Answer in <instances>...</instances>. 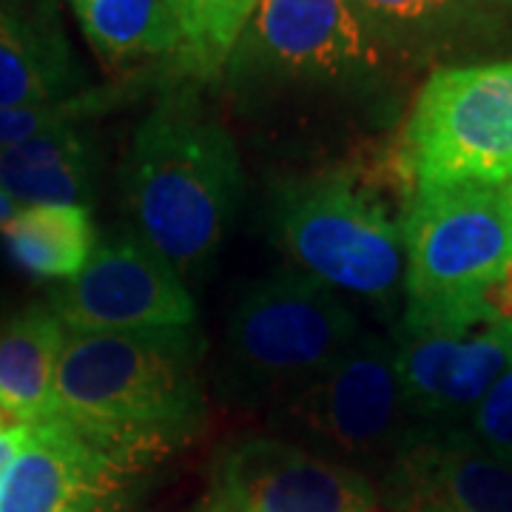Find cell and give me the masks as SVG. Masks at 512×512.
<instances>
[{
    "label": "cell",
    "instance_id": "obj_1",
    "mask_svg": "<svg viewBox=\"0 0 512 512\" xmlns=\"http://www.w3.org/2000/svg\"><path fill=\"white\" fill-rule=\"evenodd\" d=\"M202 350L200 330L69 333L46 416L137 473L205 427Z\"/></svg>",
    "mask_w": 512,
    "mask_h": 512
},
{
    "label": "cell",
    "instance_id": "obj_2",
    "mask_svg": "<svg viewBox=\"0 0 512 512\" xmlns=\"http://www.w3.org/2000/svg\"><path fill=\"white\" fill-rule=\"evenodd\" d=\"M237 140L194 83L165 86L131 137L123 205L131 231L148 242L185 285H202L242 202Z\"/></svg>",
    "mask_w": 512,
    "mask_h": 512
},
{
    "label": "cell",
    "instance_id": "obj_3",
    "mask_svg": "<svg viewBox=\"0 0 512 512\" xmlns=\"http://www.w3.org/2000/svg\"><path fill=\"white\" fill-rule=\"evenodd\" d=\"M402 330H470L493 322L487 299L512 268L504 185L419 188L402 217Z\"/></svg>",
    "mask_w": 512,
    "mask_h": 512
},
{
    "label": "cell",
    "instance_id": "obj_4",
    "mask_svg": "<svg viewBox=\"0 0 512 512\" xmlns=\"http://www.w3.org/2000/svg\"><path fill=\"white\" fill-rule=\"evenodd\" d=\"M265 222L291 268L342 296L387 308L404 291L402 222L353 168L276 180Z\"/></svg>",
    "mask_w": 512,
    "mask_h": 512
},
{
    "label": "cell",
    "instance_id": "obj_5",
    "mask_svg": "<svg viewBox=\"0 0 512 512\" xmlns=\"http://www.w3.org/2000/svg\"><path fill=\"white\" fill-rule=\"evenodd\" d=\"M362 333L350 302L296 268L242 293L228 316L217 390L231 407H271L322 376Z\"/></svg>",
    "mask_w": 512,
    "mask_h": 512
},
{
    "label": "cell",
    "instance_id": "obj_6",
    "mask_svg": "<svg viewBox=\"0 0 512 512\" xmlns=\"http://www.w3.org/2000/svg\"><path fill=\"white\" fill-rule=\"evenodd\" d=\"M387 57L350 0H259L222 77L262 100L285 92H373Z\"/></svg>",
    "mask_w": 512,
    "mask_h": 512
},
{
    "label": "cell",
    "instance_id": "obj_7",
    "mask_svg": "<svg viewBox=\"0 0 512 512\" xmlns=\"http://www.w3.org/2000/svg\"><path fill=\"white\" fill-rule=\"evenodd\" d=\"M271 427L379 487L419 430L404 404L393 342L362 330L322 376L276 404Z\"/></svg>",
    "mask_w": 512,
    "mask_h": 512
},
{
    "label": "cell",
    "instance_id": "obj_8",
    "mask_svg": "<svg viewBox=\"0 0 512 512\" xmlns=\"http://www.w3.org/2000/svg\"><path fill=\"white\" fill-rule=\"evenodd\" d=\"M396 163L413 191L512 183V57L430 74Z\"/></svg>",
    "mask_w": 512,
    "mask_h": 512
},
{
    "label": "cell",
    "instance_id": "obj_9",
    "mask_svg": "<svg viewBox=\"0 0 512 512\" xmlns=\"http://www.w3.org/2000/svg\"><path fill=\"white\" fill-rule=\"evenodd\" d=\"M52 311L69 333L197 330L185 279L131 228L97 242L89 265L57 293Z\"/></svg>",
    "mask_w": 512,
    "mask_h": 512
},
{
    "label": "cell",
    "instance_id": "obj_10",
    "mask_svg": "<svg viewBox=\"0 0 512 512\" xmlns=\"http://www.w3.org/2000/svg\"><path fill=\"white\" fill-rule=\"evenodd\" d=\"M373 481L279 436H242L214 464L211 512H376Z\"/></svg>",
    "mask_w": 512,
    "mask_h": 512
},
{
    "label": "cell",
    "instance_id": "obj_11",
    "mask_svg": "<svg viewBox=\"0 0 512 512\" xmlns=\"http://www.w3.org/2000/svg\"><path fill=\"white\" fill-rule=\"evenodd\" d=\"M396 373L419 427H464L493 384L512 370V322L470 330H396Z\"/></svg>",
    "mask_w": 512,
    "mask_h": 512
},
{
    "label": "cell",
    "instance_id": "obj_12",
    "mask_svg": "<svg viewBox=\"0 0 512 512\" xmlns=\"http://www.w3.org/2000/svg\"><path fill=\"white\" fill-rule=\"evenodd\" d=\"M376 493L396 512H512V464L487 453L467 427H419Z\"/></svg>",
    "mask_w": 512,
    "mask_h": 512
},
{
    "label": "cell",
    "instance_id": "obj_13",
    "mask_svg": "<svg viewBox=\"0 0 512 512\" xmlns=\"http://www.w3.org/2000/svg\"><path fill=\"white\" fill-rule=\"evenodd\" d=\"M117 458L46 416L29 424L20 453L0 484V512H109L126 487Z\"/></svg>",
    "mask_w": 512,
    "mask_h": 512
},
{
    "label": "cell",
    "instance_id": "obj_14",
    "mask_svg": "<svg viewBox=\"0 0 512 512\" xmlns=\"http://www.w3.org/2000/svg\"><path fill=\"white\" fill-rule=\"evenodd\" d=\"M92 86L57 0H0V106L66 100Z\"/></svg>",
    "mask_w": 512,
    "mask_h": 512
},
{
    "label": "cell",
    "instance_id": "obj_15",
    "mask_svg": "<svg viewBox=\"0 0 512 512\" xmlns=\"http://www.w3.org/2000/svg\"><path fill=\"white\" fill-rule=\"evenodd\" d=\"M387 60L461 52L495 26L498 0H350Z\"/></svg>",
    "mask_w": 512,
    "mask_h": 512
},
{
    "label": "cell",
    "instance_id": "obj_16",
    "mask_svg": "<svg viewBox=\"0 0 512 512\" xmlns=\"http://www.w3.org/2000/svg\"><path fill=\"white\" fill-rule=\"evenodd\" d=\"M100 168V143L89 126L49 131L0 148V185L26 205L89 208Z\"/></svg>",
    "mask_w": 512,
    "mask_h": 512
},
{
    "label": "cell",
    "instance_id": "obj_17",
    "mask_svg": "<svg viewBox=\"0 0 512 512\" xmlns=\"http://www.w3.org/2000/svg\"><path fill=\"white\" fill-rule=\"evenodd\" d=\"M69 330L52 305H32L0 328V413L15 424L46 419Z\"/></svg>",
    "mask_w": 512,
    "mask_h": 512
},
{
    "label": "cell",
    "instance_id": "obj_18",
    "mask_svg": "<svg viewBox=\"0 0 512 512\" xmlns=\"http://www.w3.org/2000/svg\"><path fill=\"white\" fill-rule=\"evenodd\" d=\"M0 237L23 274L63 282H72L97 248L92 211L83 205H26Z\"/></svg>",
    "mask_w": 512,
    "mask_h": 512
},
{
    "label": "cell",
    "instance_id": "obj_19",
    "mask_svg": "<svg viewBox=\"0 0 512 512\" xmlns=\"http://www.w3.org/2000/svg\"><path fill=\"white\" fill-rule=\"evenodd\" d=\"M86 43L111 72L171 60L174 26L165 0H69Z\"/></svg>",
    "mask_w": 512,
    "mask_h": 512
},
{
    "label": "cell",
    "instance_id": "obj_20",
    "mask_svg": "<svg viewBox=\"0 0 512 512\" xmlns=\"http://www.w3.org/2000/svg\"><path fill=\"white\" fill-rule=\"evenodd\" d=\"M259 0H165L174 26L171 69L194 86L222 80L225 63L237 46Z\"/></svg>",
    "mask_w": 512,
    "mask_h": 512
},
{
    "label": "cell",
    "instance_id": "obj_21",
    "mask_svg": "<svg viewBox=\"0 0 512 512\" xmlns=\"http://www.w3.org/2000/svg\"><path fill=\"white\" fill-rule=\"evenodd\" d=\"M128 92H131L128 83H109V86H92L89 92L74 94L66 100H52V103L0 106V148L15 146L49 131L89 126L92 120L114 109Z\"/></svg>",
    "mask_w": 512,
    "mask_h": 512
},
{
    "label": "cell",
    "instance_id": "obj_22",
    "mask_svg": "<svg viewBox=\"0 0 512 512\" xmlns=\"http://www.w3.org/2000/svg\"><path fill=\"white\" fill-rule=\"evenodd\" d=\"M464 427L487 453L512 464V370L493 384Z\"/></svg>",
    "mask_w": 512,
    "mask_h": 512
},
{
    "label": "cell",
    "instance_id": "obj_23",
    "mask_svg": "<svg viewBox=\"0 0 512 512\" xmlns=\"http://www.w3.org/2000/svg\"><path fill=\"white\" fill-rule=\"evenodd\" d=\"M20 211V205L6 191H3V185H0V231L9 225V222L15 220V214Z\"/></svg>",
    "mask_w": 512,
    "mask_h": 512
},
{
    "label": "cell",
    "instance_id": "obj_24",
    "mask_svg": "<svg viewBox=\"0 0 512 512\" xmlns=\"http://www.w3.org/2000/svg\"><path fill=\"white\" fill-rule=\"evenodd\" d=\"M504 200H507V217H510V237H512V183L504 185Z\"/></svg>",
    "mask_w": 512,
    "mask_h": 512
},
{
    "label": "cell",
    "instance_id": "obj_25",
    "mask_svg": "<svg viewBox=\"0 0 512 512\" xmlns=\"http://www.w3.org/2000/svg\"><path fill=\"white\" fill-rule=\"evenodd\" d=\"M407 512H436V510H427V507H416V510H407Z\"/></svg>",
    "mask_w": 512,
    "mask_h": 512
},
{
    "label": "cell",
    "instance_id": "obj_26",
    "mask_svg": "<svg viewBox=\"0 0 512 512\" xmlns=\"http://www.w3.org/2000/svg\"><path fill=\"white\" fill-rule=\"evenodd\" d=\"M0 430H3V413H0Z\"/></svg>",
    "mask_w": 512,
    "mask_h": 512
},
{
    "label": "cell",
    "instance_id": "obj_27",
    "mask_svg": "<svg viewBox=\"0 0 512 512\" xmlns=\"http://www.w3.org/2000/svg\"><path fill=\"white\" fill-rule=\"evenodd\" d=\"M205 512H211V510H208V507H205Z\"/></svg>",
    "mask_w": 512,
    "mask_h": 512
},
{
    "label": "cell",
    "instance_id": "obj_28",
    "mask_svg": "<svg viewBox=\"0 0 512 512\" xmlns=\"http://www.w3.org/2000/svg\"><path fill=\"white\" fill-rule=\"evenodd\" d=\"M200 512H202V510H200Z\"/></svg>",
    "mask_w": 512,
    "mask_h": 512
}]
</instances>
